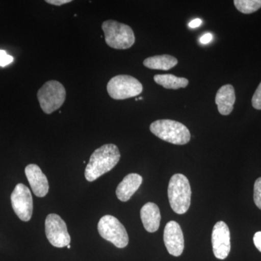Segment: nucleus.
Instances as JSON below:
<instances>
[{"label": "nucleus", "mask_w": 261, "mask_h": 261, "mask_svg": "<svg viewBox=\"0 0 261 261\" xmlns=\"http://www.w3.org/2000/svg\"><path fill=\"white\" fill-rule=\"evenodd\" d=\"M121 153L114 144H106L94 150L85 169V177L94 181L109 172L119 162Z\"/></svg>", "instance_id": "nucleus-1"}, {"label": "nucleus", "mask_w": 261, "mask_h": 261, "mask_svg": "<svg viewBox=\"0 0 261 261\" xmlns=\"http://www.w3.org/2000/svg\"><path fill=\"white\" fill-rule=\"evenodd\" d=\"M191 196L188 178L181 173L173 175L168 187V200L172 210L178 214L187 213L191 204Z\"/></svg>", "instance_id": "nucleus-2"}, {"label": "nucleus", "mask_w": 261, "mask_h": 261, "mask_svg": "<svg viewBox=\"0 0 261 261\" xmlns=\"http://www.w3.org/2000/svg\"><path fill=\"white\" fill-rule=\"evenodd\" d=\"M149 129L161 140L173 145H186L191 139V135L187 127L180 122L173 120H158L151 123Z\"/></svg>", "instance_id": "nucleus-3"}, {"label": "nucleus", "mask_w": 261, "mask_h": 261, "mask_svg": "<svg viewBox=\"0 0 261 261\" xmlns=\"http://www.w3.org/2000/svg\"><path fill=\"white\" fill-rule=\"evenodd\" d=\"M102 29L106 44L113 49H126L135 44V34L129 25L108 20L103 22Z\"/></svg>", "instance_id": "nucleus-4"}, {"label": "nucleus", "mask_w": 261, "mask_h": 261, "mask_svg": "<svg viewBox=\"0 0 261 261\" xmlns=\"http://www.w3.org/2000/svg\"><path fill=\"white\" fill-rule=\"evenodd\" d=\"M66 97V91L61 82L48 81L39 89L37 98L43 112L51 114L63 106Z\"/></svg>", "instance_id": "nucleus-5"}, {"label": "nucleus", "mask_w": 261, "mask_h": 261, "mask_svg": "<svg viewBox=\"0 0 261 261\" xmlns=\"http://www.w3.org/2000/svg\"><path fill=\"white\" fill-rule=\"evenodd\" d=\"M107 90L110 97L120 100L140 95L143 90V87L135 77L128 75H118L109 81Z\"/></svg>", "instance_id": "nucleus-6"}, {"label": "nucleus", "mask_w": 261, "mask_h": 261, "mask_svg": "<svg viewBox=\"0 0 261 261\" xmlns=\"http://www.w3.org/2000/svg\"><path fill=\"white\" fill-rule=\"evenodd\" d=\"M98 231L103 239L118 248H124L128 244V236L123 225L114 216L106 215L99 220Z\"/></svg>", "instance_id": "nucleus-7"}, {"label": "nucleus", "mask_w": 261, "mask_h": 261, "mask_svg": "<svg viewBox=\"0 0 261 261\" xmlns=\"http://www.w3.org/2000/svg\"><path fill=\"white\" fill-rule=\"evenodd\" d=\"M45 233L51 245L62 248L70 245V237L66 224L61 216L49 214L45 220Z\"/></svg>", "instance_id": "nucleus-8"}, {"label": "nucleus", "mask_w": 261, "mask_h": 261, "mask_svg": "<svg viewBox=\"0 0 261 261\" xmlns=\"http://www.w3.org/2000/svg\"><path fill=\"white\" fill-rule=\"evenodd\" d=\"M11 203L19 219L23 221H30L34 205L32 192L28 187L23 184L17 185L11 195Z\"/></svg>", "instance_id": "nucleus-9"}, {"label": "nucleus", "mask_w": 261, "mask_h": 261, "mask_svg": "<svg viewBox=\"0 0 261 261\" xmlns=\"http://www.w3.org/2000/svg\"><path fill=\"white\" fill-rule=\"evenodd\" d=\"M213 250L215 256L220 260L228 257L231 250V237L227 225L224 221L215 224L212 232Z\"/></svg>", "instance_id": "nucleus-10"}, {"label": "nucleus", "mask_w": 261, "mask_h": 261, "mask_svg": "<svg viewBox=\"0 0 261 261\" xmlns=\"http://www.w3.org/2000/svg\"><path fill=\"white\" fill-rule=\"evenodd\" d=\"M165 245L168 252L175 257L180 256L185 248V239L180 225L174 221L166 224L163 234Z\"/></svg>", "instance_id": "nucleus-11"}, {"label": "nucleus", "mask_w": 261, "mask_h": 261, "mask_svg": "<svg viewBox=\"0 0 261 261\" xmlns=\"http://www.w3.org/2000/svg\"><path fill=\"white\" fill-rule=\"evenodd\" d=\"M25 176L34 195L44 197L49 192V182L47 176L36 164H29L25 168Z\"/></svg>", "instance_id": "nucleus-12"}, {"label": "nucleus", "mask_w": 261, "mask_h": 261, "mask_svg": "<svg viewBox=\"0 0 261 261\" xmlns=\"http://www.w3.org/2000/svg\"><path fill=\"white\" fill-rule=\"evenodd\" d=\"M142 183V177L137 173H130L123 178L116 189L118 200L127 202L138 190Z\"/></svg>", "instance_id": "nucleus-13"}, {"label": "nucleus", "mask_w": 261, "mask_h": 261, "mask_svg": "<svg viewBox=\"0 0 261 261\" xmlns=\"http://www.w3.org/2000/svg\"><path fill=\"white\" fill-rule=\"evenodd\" d=\"M236 100L234 88L231 84H226L218 90L216 96V104L220 114L228 116L232 112Z\"/></svg>", "instance_id": "nucleus-14"}, {"label": "nucleus", "mask_w": 261, "mask_h": 261, "mask_svg": "<svg viewBox=\"0 0 261 261\" xmlns=\"http://www.w3.org/2000/svg\"><path fill=\"white\" fill-rule=\"evenodd\" d=\"M141 219L145 230L153 233L158 231L161 224V211L159 206L153 202H147L140 211Z\"/></svg>", "instance_id": "nucleus-15"}, {"label": "nucleus", "mask_w": 261, "mask_h": 261, "mask_svg": "<svg viewBox=\"0 0 261 261\" xmlns=\"http://www.w3.org/2000/svg\"><path fill=\"white\" fill-rule=\"evenodd\" d=\"M149 69L168 70L178 64V60L169 55L149 57L143 62Z\"/></svg>", "instance_id": "nucleus-16"}, {"label": "nucleus", "mask_w": 261, "mask_h": 261, "mask_svg": "<svg viewBox=\"0 0 261 261\" xmlns=\"http://www.w3.org/2000/svg\"><path fill=\"white\" fill-rule=\"evenodd\" d=\"M154 82L168 89L186 88L189 81L186 78L177 77L172 74H158L154 76Z\"/></svg>", "instance_id": "nucleus-17"}, {"label": "nucleus", "mask_w": 261, "mask_h": 261, "mask_svg": "<svg viewBox=\"0 0 261 261\" xmlns=\"http://www.w3.org/2000/svg\"><path fill=\"white\" fill-rule=\"evenodd\" d=\"M233 4L244 14H251L261 8V0H234Z\"/></svg>", "instance_id": "nucleus-18"}, {"label": "nucleus", "mask_w": 261, "mask_h": 261, "mask_svg": "<svg viewBox=\"0 0 261 261\" xmlns=\"http://www.w3.org/2000/svg\"><path fill=\"white\" fill-rule=\"evenodd\" d=\"M254 202L261 210V177L257 178L254 185Z\"/></svg>", "instance_id": "nucleus-19"}, {"label": "nucleus", "mask_w": 261, "mask_h": 261, "mask_svg": "<svg viewBox=\"0 0 261 261\" xmlns=\"http://www.w3.org/2000/svg\"><path fill=\"white\" fill-rule=\"evenodd\" d=\"M252 105L255 109L261 110V82L252 97Z\"/></svg>", "instance_id": "nucleus-20"}, {"label": "nucleus", "mask_w": 261, "mask_h": 261, "mask_svg": "<svg viewBox=\"0 0 261 261\" xmlns=\"http://www.w3.org/2000/svg\"><path fill=\"white\" fill-rule=\"evenodd\" d=\"M13 58L7 54L6 51L0 49V66L5 67L13 63Z\"/></svg>", "instance_id": "nucleus-21"}, {"label": "nucleus", "mask_w": 261, "mask_h": 261, "mask_svg": "<svg viewBox=\"0 0 261 261\" xmlns=\"http://www.w3.org/2000/svg\"><path fill=\"white\" fill-rule=\"evenodd\" d=\"M71 0H46V3L56 6H61V5L68 4L71 3Z\"/></svg>", "instance_id": "nucleus-22"}, {"label": "nucleus", "mask_w": 261, "mask_h": 261, "mask_svg": "<svg viewBox=\"0 0 261 261\" xmlns=\"http://www.w3.org/2000/svg\"><path fill=\"white\" fill-rule=\"evenodd\" d=\"M254 244L257 250L261 252V231L255 233L253 238Z\"/></svg>", "instance_id": "nucleus-23"}, {"label": "nucleus", "mask_w": 261, "mask_h": 261, "mask_svg": "<svg viewBox=\"0 0 261 261\" xmlns=\"http://www.w3.org/2000/svg\"><path fill=\"white\" fill-rule=\"evenodd\" d=\"M213 36L210 33H207V34H204L202 37L200 38V41L202 44H206L207 43L211 42L212 40Z\"/></svg>", "instance_id": "nucleus-24"}, {"label": "nucleus", "mask_w": 261, "mask_h": 261, "mask_svg": "<svg viewBox=\"0 0 261 261\" xmlns=\"http://www.w3.org/2000/svg\"><path fill=\"white\" fill-rule=\"evenodd\" d=\"M202 23V20L200 19H195V20H192V21L189 23V27L192 29L197 28V27H200Z\"/></svg>", "instance_id": "nucleus-25"}, {"label": "nucleus", "mask_w": 261, "mask_h": 261, "mask_svg": "<svg viewBox=\"0 0 261 261\" xmlns=\"http://www.w3.org/2000/svg\"><path fill=\"white\" fill-rule=\"evenodd\" d=\"M67 248L70 249V245H68V246H67Z\"/></svg>", "instance_id": "nucleus-26"}]
</instances>
